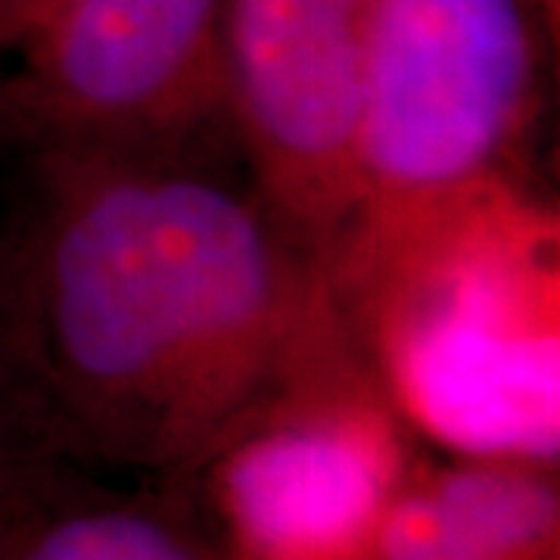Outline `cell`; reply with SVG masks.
Masks as SVG:
<instances>
[{"instance_id":"3957f363","label":"cell","mask_w":560,"mask_h":560,"mask_svg":"<svg viewBox=\"0 0 560 560\" xmlns=\"http://www.w3.org/2000/svg\"><path fill=\"white\" fill-rule=\"evenodd\" d=\"M10 57L20 66L0 79V128L28 147L234 140L228 0H60Z\"/></svg>"},{"instance_id":"9c48e42d","label":"cell","mask_w":560,"mask_h":560,"mask_svg":"<svg viewBox=\"0 0 560 560\" xmlns=\"http://www.w3.org/2000/svg\"><path fill=\"white\" fill-rule=\"evenodd\" d=\"M0 79H3V75H0Z\"/></svg>"},{"instance_id":"7a4b0ae2","label":"cell","mask_w":560,"mask_h":560,"mask_svg":"<svg viewBox=\"0 0 560 560\" xmlns=\"http://www.w3.org/2000/svg\"><path fill=\"white\" fill-rule=\"evenodd\" d=\"M558 20L539 0H374L361 209L334 268L342 305L508 197Z\"/></svg>"},{"instance_id":"ba28073f","label":"cell","mask_w":560,"mask_h":560,"mask_svg":"<svg viewBox=\"0 0 560 560\" xmlns=\"http://www.w3.org/2000/svg\"><path fill=\"white\" fill-rule=\"evenodd\" d=\"M541 7H545V10H548V13H551V16H555V20H558V7H560V0H539Z\"/></svg>"},{"instance_id":"52a82bcc","label":"cell","mask_w":560,"mask_h":560,"mask_svg":"<svg viewBox=\"0 0 560 560\" xmlns=\"http://www.w3.org/2000/svg\"><path fill=\"white\" fill-rule=\"evenodd\" d=\"M40 452H60V448L50 442L35 405L25 393L20 368L13 361L0 324V480L10 470H16L22 460L35 458Z\"/></svg>"},{"instance_id":"6da1fadb","label":"cell","mask_w":560,"mask_h":560,"mask_svg":"<svg viewBox=\"0 0 560 560\" xmlns=\"http://www.w3.org/2000/svg\"><path fill=\"white\" fill-rule=\"evenodd\" d=\"M20 147L0 324L62 455L187 480L283 399L374 368L234 140Z\"/></svg>"},{"instance_id":"8992f818","label":"cell","mask_w":560,"mask_h":560,"mask_svg":"<svg viewBox=\"0 0 560 560\" xmlns=\"http://www.w3.org/2000/svg\"><path fill=\"white\" fill-rule=\"evenodd\" d=\"M0 560H228L194 480L44 452L0 480Z\"/></svg>"},{"instance_id":"5b68a950","label":"cell","mask_w":560,"mask_h":560,"mask_svg":"<svg viewBox=\"0 0 560 560\" xmlns=\"http://www.w3.org/2000/svg\"><path fill=\"white\" fill-rule=\"evenodd\" d=\"M415 460L374 368L265 411L194 480L228 560H371Z\"/></svg>"},{"instance_id":"277c9868","label":"cell","mask_w":560,"mask_h":560,"mask_svg":"<svg viewBox=\"0 0 560 560\" xmlns=\"http://www.w3.org/2000/svg\"><path fill=\"white\" fill-rule=\"evenodd\" d=\"M371 10L374 0H228V103L243 165L330 278L361 209Z\"/></svg>"}]
</instances>
